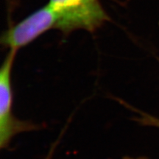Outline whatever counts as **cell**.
Masks as SVG:
<instances>
[{"instance_id":"6da1fadb","label":"cell","mask_w":159,"mask_h":159,"mask_svg":"<svg viewBox=\"0 0 159 159\" xmlns=\"http://www.w3.org/2000/svg\"><path fill=\"white\" fill-rule=\"evenodd\" d=\"M57 16V27L64 34L77 30L94 32L108 19L99 0H49Z\"/></svg>"},{"instance_id":"277c9868","label":"cell","mask_w":159,"mask_h":159,"mask_svg":"<svg viewBox=\"0 0 159 159\" xmlns=\"http://www.w3.org/2000/svg\"><path fill=\"white\" fill-rule=\"evenodd\" d=\"M143 122L144 124L147 125H154V126H157L159 128V119L154 118L152 116H145L144 117H143Z\"/></svg>"},{"instance_id":"3957f363","label":"cell","mask_w":159,"mask_h":159,"mask_svg":"<svg viewBox=\"0 0 159 159\" xmlns=\"http://www.w3.org/2000/svg\"><path fill=\"white\" fill-rule=\"evenodd\" d=\"M57 16L49 4L32 13L2 35L1 43L9 49L28 45L47 31L57 29Z\"/></svg>"},{"instance_id":"5b68a950","label":"cell","mask_w":159,"mask_h":159,"mask_svg":"<svg viewBox=\"0 0 159 159\" xmlns=\"http://www.w3.org/2000/svg\"><path fill=\"white\" fill-rule=\"evenodd\" d=\"M123 159H147V158H130V157H126V158H123Z\"/></svg>"},{"instance_id":"8992f818","label":"cell","mask_w":159,"mask_h":159,"mask_svg":"<svg viewBox=\"0 0 159 159\" xmlns=\"http://www.w3.org/2000/svg\"><path fill=\"white\" fill-rule=\"evenodd\" d=\"M47 159H48V158H47Z\"/></svg>"},{"instance_id":"7a4b0ae2","label":"cell","mask_w":159,"mask_h":159,"mask_svg":"<svg viewBox=\"0 0 159 159\" xmlns=\"http://www.w3.org/2000/svg\"><path fill=\"white\" fill-rule=\"evenodd\" d=\"M17 50L9 49L0 69V148H7L16 135L34 130L33 123L17 119L13 112V90L12 69Z\"/></svg>"}]
</instances>
